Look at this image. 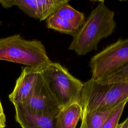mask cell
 I'll list each match as a JSON object with an SVG mask.
<instances>
[{"label":"cell","mask_w":128,"mask_h":128,"mask_svg":"<svg viewBox=\"0 0 128 128\" xmlns=\"http://www.w3.org/2000/svg\"><path fill=\"white\" fill-rule=\"evenodd\" d=\"M54 14L68 21L78 30L85 22L84 14L74 9L68 3L62 6Z\"/></svg>","instance_id":"12"},{"label":"cell","mask_w":128,"mask_h":128,"mask_svg":"<svg viewBox=\"0 0 128 128\" xmlns=\"http://www.w3.org/2000/svg\"><path fill=\"white\" fill-rule=\"evenodd\" d=\"M128 102V100H126L119 104L106 120L101 128H116Z\"/></svg>","instance_id":"15"},{"label":"cell","mask_w":128,"mask_h":128,"mask_svg":"<svg viewBox=\"0 0 128 128\" xmlns=\"http://www.w3.org/2000/svg\"><path fill=\"white\" fill-rule=\"evenodd\" d=\"M116 128H128V117L123 122L118 123Z\"/></svg>","instance_id":"16"},{"label":"cell","mask_w":128,"mask_h":128,"mask_svg":"<svg viewBox=\"0 0 128 128\" xmlns=\"http://www.w3.org/2000/svg\"><path fill=\"white\" fill-rule=\"evenodd\" d=\"M116 106L110 109L82 111L80 128H101Z\"/></svg>","instance_id":"11"},{"label":"cell","mask_w":128,"mask_h":128,"mask_svg":"<svg viewBox=\"0 0 128 128\" xmlns=\"http://www.w3.org/2000/svg\"><path fill=\"white\" fill-rule=\"evenodd\" d=\"M1 24H2V22H1V20H0V26H1Z\"/></svg>","instance_id":"19"},{"label":"cell","mask_w":128,"mask_h":128,"mask_svg":"<svg viewBox=\"0 0 128 128\" xmlns=\"http://www.w3.org/2000/svg\"><path fill=\"white\" fill-rule=\"evenodd\" d=\"M82 114V108L78 103L62 108L56 117V128H76Z\"/></svg>","instance_id":"10"},{"label":"cell","mask_w":128,"mask_h":128,"mask_svg":"<svg viewBox=\"0 0 128 128\" xmlns=\"http://www.w3.org/2000/svg\"><path fill=\"white\" fill-rule=\"evenodd\" d=\"M0 60L38 68L52 62L41 41L26 40L19 34L0 38Z\"/></svg>","instance_id":"2"},{"label":"cell","mask_w":128,"mask_h":128,"mask_svg":"<svg viewBox=\"0 0 128 128\" xmlns=\"http://www.w3.org/2000/svg\"><path fill=\"white\" fill-rule=\"evenodd\" d=\"M46 26L48 28L57 30L61 33L74 36L78 29L68 21L58 17L54 14L49 16L46 20Z\"/></svg>","instance_id":"13"},{"label":"cell","mask_w":128,"mask_h":128,"mask_svg":"<svg viewBox=\"0 0 128 128\" xmlns=\"http://www.w3.org/2000/svg\"><path fill=\"white\" fill-rule=\"evenodd\" d=\"M16 105L32 113L46 116H56L62 108L42 72L30 96L23 102Z\"/></svg>","instance_id":"6"},{"label":"cell","mask_w":128,"mask_h":128,"mask_svg":"<svg viewBox=\"0 0 128 128\" xmlns=\"http://www.w3.org/2000/svg\"><path fill=\"white\" fill-rule=\"evenodd\" d=\"M6 126V124L4 123L0 119V128H4Z\"/></svg>","instance_id":"18"},{"label":"cell","mask_w":128,"mask_h":128,"mask_svg":"<svg viewBox=\"0 0 128 128\" xmlns=\"http://www.w3.org/2000/svg\"><path fill=\"white\" fill-rule=\"evenodd\" d=\"M68 0H0V4L5 8L17 6L28 16L40 20H46Z\"/></svg>","instance_id":"7"},{"label":"cell","mask_w":128,"mask_h":128,"mask_svg":"<svg viewBox=\"0 0 128 128\" xmlns=\"http://www.w3.org/2000/svg\"><path fill=\"white\" fill-rule=\"evenodd\" d=\"M42 74L62 108L80 104L83 83L60 63L52 62L41 68Z\"/></svg>","instance_id":"4"},{"label":"cell","mask_w":128,"mask_h":128,"mask_svg":"<svg viewBox=\"0 0 128 128\" xmlns=\"http://www.w3.org/2000/svg\"><path fill=\"white\" fill-rule=\"evenodd\" d=\"M128 100V84H102L92 78L83 83L80 105L82 111L110 109Z\"/></svg>","instance_id":"3"},{"label":"cell","mask_w":128,"mask_h":128,"mask_svg":"<svg viewBox=\"0 0 128 128\" xmlns=\"http://www.w3.org/2000/svg\"><path fill=\"white\" fill-rule=\"evenodd\" d=\"M114 12L109 9L104 0L100 1L73 36L68 49L78 56H84L96 50L98 44L114 31L116 22Z\"/></svg>","instance_id":"1"},{"label":"cell","mask_w":128,"mask_h":128,"mask_svg":"<svg viewBox=\"0 0 128 128\" xmlns=\"http://www.w3.org/2000/svg\"><path fill=\"white\" fill-rule=\"evenodd\" d=\"M15 118L22 128H56V116H46L32 113L15 105Z\"/></svg>","instance_id":"9"},{"label":"cell","mask_w":128,"mask_h":128,"mask_svg":"<svg viewBox=\"0 0 128 128\" xmlns=\"http://www.w3.org/2000/svg\"><path fill=\"white\" fill-rule=\"evenodd\" d=\"M0 119L4 123L6 124V116L4 114V112L3 108L0 102Z\"/></svg>","instance_id":"17"},{"label":"cell","mask_w":128,"mask_h":128,"mask_svg":"<svg viewBox=\"0 0 128 128\" xmlns=\"http://www.w3.org/2000/svg\"><path fill=\"white\" fill-rule=\"evenodd\" d=\"M96 80L102 84L116 82L128 84V63L104 77Z\"/></svg>","instance_id":"14"},{"label":"cell","mask_w":128,"mask_h":128,"mask_svg":"<svg viewBox=\"0 0 128 128\" xmlns=\"http://www.w3.org/2000/svg\"><path fill=\"white\" fill-rule=\"evenodd\" d=\"M41 72V68L22 67L16 80L12 92L9 94L10 100L16 105L26 100L32 93Z\"/></svg>","instance_id":"8"},{"label":"cell","mask_w":128,"mask_h":128,"mask_svg":"<svg viewBox=\"0 0 128 128\" xmlns=\"http://www.w3.org/2000/svg\"><path fill=\"white\" fill-rule=\"evenodd\" d=\"M128 63V38L120 39L93 56L89 63L92 78L98 80Z\"/></svg>","instance_id":"5"}]
</instances>
